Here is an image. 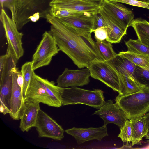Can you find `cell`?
I'll return each mask as SVG.
<instances>
[{
	"instance_id": "6da1fadb",
	"label": "cell",
	"mask_w": 149,
	"mask_h": 149,
	"mask_svg": "<svg viewBox=\"0 0 149 149\" xmlns=\"http://www.w3.org/2000/svg\"><path fill=\"white\" fill-rule=\"evenodd\" d=\"M46 19L51 24L48 31L60 51L65 54L79 68H88L93 62L104 61L91 33L78 32L60 19L48 15Z\"/></svg>"
},
{
	"instance_id": "7a4b0ae2",
	"label": "cell",
	"mask_w": 149,
	"mask_h": 149,
	"mask_svg": "<svg viewBox=\"0 0 149 149\" xmlns=\"http://www.w3.org/2000/svg\"><path fill=\"white\" fill-rule=\"evenodd\" d=\"M53 0H10L4 3L10 11L17 28L21 29L27 23L36 22L40 18H46L50 14Z\"/></svg>"
},
{
	"instance_id": "3957f363",
	"label": "cell",
	"mask_w": 149,
	"mask_h": 149,
	"mask_svg": "<svg viewBox=\"0 0 149 149\" xmlns=\"http://www.w3.org/2000/svg\"><path fill=\"white\" fill-rule=\"evenodd\" d=\"M59 89L63 106L82 104L98 109L105 102L104 92L99 89L89 90L77 87Z\"/></svg>"
},
{
	"instance_id": "277c9868",
	"label": "cell",
	"mask_w": 149,
	"mask_h": 149,
	"mask_svg": "<svg viewBox=\"0 0 149 149\" xmlns=\"http://www.w3.org/2000/svg\"><path fill=\"white\" fill-rule=\"evenodd\" d=\"M115 101L128 119L143 116L149 111V87L133 93L118 95Z\"/></svg>"
},
{
	"instance_id": "5b68a950",
	"label": "cell",
	"mask_w": 149,
	"mask_h": 149,
	"mask_svg": "<svg viewBox=\"0 0 149 149\" xmlns=\"http://www.w3.org/2000/svg\"><path fill=\"white\" fill-rule=\"evenodd\" d=\"M60 51L52 36L49 32L45 31L32 56L34 70L49 65L53 57Z\"/></svg>"
},
{
	"instance_id": "8992f818",
	"label": "cell",
	"mask_w": 149,
	"mask_h": 149,
	"mask_svg": "<svg viewBox=\"0 0 149 149\" xmlns=\"http://www.w3.org/2000/svg\"><path fill=\"white\" fill-rule=\"evenodd\" d=\"M16 63L14 58L9 57L0 72V111L4 115L9 114L10 111L13 71Z\"/></svg>"
},
{
	"instance_id": "52a82bcc",
	"label": "cell",
	"mask_w": 149,
	"mask_h": 149,
	"mask_svg": "<svg viewBox=\"0 0 149 149\" xmlns=\"http://www.w3.org/2000/svg\"><path fill=\"white\" fill-rule=\"evenodd\" d=\"M0 18L8 42L7 48L18 60L23 56L24 53L22 42L23 34L19 31L15 22L3 9L1 10Z\"/></svg>"
},
{
	"instance_id": "ba28073f",
	"label": "cell",
	"mask_w": 149,
	"mask_h": 149,
	"mask_svg": "<svg viewBox=\"0 0 149 149\" xmlns=\"http://www.w3.org/2000/svg\"><path fill=\"white\" fill-rule=\"evenodd\" d=\"M91 76L98 80L118 92L119 78L118 73L106 61H97L92 62L88 68Z\"/></svg>"
},
{
	"instance_id": "9c48e42d",
	"label": "cell",
	"mask_w": 149,
	"mask_h": 149,
	"mask_svg": "<svg viewBox=\"0 0 149 149\" xmlns=\"http://www.w3.org/2000/svg\"><path fill=\"white\" fill-rule=\"evenodd\" d=\"M38 137L61 141L64 138V130L55 120L40 109L35 127Z\"/></svg>"
},
{
	"instance_id": "30bf717a",
	"label": "cell",
	"mask_w": 149,
	"mask_h": 149,
	"mask_svg": "<svg viewBox=\"0 0 149 149\" xmlns=\"http://www.w3.org/2000/svg\"><path fill=\"white\" fill-rule=\"evenodd\" d=\"M90 76L88 68L76 70L65 68L57 79V86L62 88L82 86L89 83Z\"/></svg>"
},
{
	"instance_id": "8fae6325",
	"label": "cell",
	"mask_w": 149,
	"mask_h": 149,
	"mask_svg": "<svg viewBox=\"0 0 149 149\" xmlns=\"http://www.w3.org/2000/svg\"><path fill=\"white\" fill-rule=\"evenodd\" d=\"M93 114L98 115L104 121V125L113 123L120 128L128 119L126 115L117 104L111 100H108Z\"/></svg>"
},
{
	"instance_id": "7c38bea8",
	"label": "cell",
	"mask_w": 149,
	"mask_h": 149,
	"mask_svg": "<svg viewBox=\"0 0 149 149\" xmlns=\"http://www.w3.org/2000/svg\"><path fill=\"white\" fill-rule=\"evenodd\" d=\"M115 17L120 27L126 31L134 19L133 12L123 5L111 0H102L100 4Z\"/></svg>"
},
{
	"instance_id": "4fadbf2b",
	"label": "cell",
	"mask_w": 149,
	"mask_h": 149,
	"mask_svg": "<svg viewBox=\"0 0 149 149\" xmlns=\"http://www.w3.org/2000/svg\"><path fill=\"white\" fill-rule=\"evenodd\" d=\"M106 125L100 127L77 128L73 127L65 130L67 134L74 137L77 144H81L84 142L93 140L101 141L102 139L108 136Z\"/></svg>"
},
{
	"instance_id": "5bb4252c",
	"label": "cell",
	"mask_w": 149,
	"mask_h": 149,
	"mask_svg": "<svg viewBox=\"0 0 149 149\" xmlns=\"http://www.w3.org/2000/svg\"><path fill=\"white\" fill-rule=\"evenodd\" d=\"M52 7L91 14L99 13L100 5L98 3L83 0H53Z\"/></svg>"
},
{
	"instance_id": "9a60e30c",
	"label": "cell",
	"mask_w": 149,
	"mask_h": 149,
	"mask_svg": "<svg viewBox=\"0 0 149 149\" xmlns=\"http://www.w3.org/2000/svg\"><path fill=\"white\" fill-rule=\"evenodd\" d=\"M23 108L20 114L19 128L22 132H28L35 127L39 111L40 103L37 101L24 99Z\"/></svg>"
},
{
	"instance_id": "2e32d148",
	"label": "cell",
	"mask_w": 149,
	"mask_h": 149,
	"mask_svg": "<svg viewBox=\"0 0 149 149\" xmlns=\"http://www.w3.org/2000/svg\"><path fill=\"white\" fill-rule=\"evenodd\" d=\"M18 70L16 67L13 70L10 110L9 113L11 118L15 120H20V114L24 104L22 91L17 82Z\"/></svg>"
},
{
	"instance_id": "e0dca14e",
	"label": "cell",
	"mask_w": 149,
	"mask_h": 149,
	"mask_svg": "<svg viewBox=\"0 0 149 149\" xmlns=\"http://www.w3.org/2000/svg\"><path fill=\"white\" fill-rule=\"evenodd\" d=\"M59 19L78 32L83 33L92 32L94 21L93 14L86 13L78 16L63 17Z\"/></svg>"
},
{
	"instance_id": "ac0fdd59",
	"label": "cell",
	"mask_w": 149,
	"mask_h": 149,
	"mask_svg": "<svg viewBox=\"0 0 149 149\" xmlns=\"http://www.w3.org/2000/svg\"><path fill=\"white\" fill-rule=\"evenodd\" d=\"M35 73L32 78L24 99L37 101L40 103L54 107L47 92L36 79Z\"/></svg>"
},
{
	"instance_id": "d6986e66",
	"label": "cell",
	"mask_w": 149,
	"mask_h": 149,
	"mask_svg": "<svg viewBox=\"0 0 149 149\" xmlns=\"http://www.w3.org/2000/svg\"><path fill=\"white\" fill-rule=\"evenodd\" d=\"M132 128V146L139 143L148 131V121L144 115L129 120Z\"/></svg>"
},
{
	"instance_id": "ffe728a7",
	"label": "cell",
	"mask_w": 149,
	"mask_h": 149,
	"mask_svg": "<svg viewBox=\"0 0 149 149\" xmlns=\"http://www.w3.org/2000/svg\"><path fill=\"white\" fill-rule=\"evenodd\" d=\"M106 61L118 73L134 79L133 75L136 65L127 58L117 54L113 58Z\"/></svg>"
},
{
	"instance_id": "44dd1931",
	"label": "cell",
	"mask_w": 149,
	"mask_h": 149,
	"mask_svg": "<svg viewBox=\"0 0 149 149\" xmlns=\"http://www.w3.org/2000/svg\"><path fill=\"white\" fill-rule=\"evenodd\" d=\"M34 76L47 92L53 104L54 107H59L61 106L62 103L59 87L56 86L53 81H50L47 79L43 78L35 73Z\"/></svg>"
},
{
	"instance_id": "7402d4cb",
	"label": "cell",
	"mask_w": 149,
	"mask_h": 149,
	"mask_svg": "<svg viewBox=\"0 0 149 149\" xmlns=\"http://www.w3.org/2000/svg\"><path fill=\"white\" fill-rule=\"evenodd\" d=\"M118 73L120 83L118 96H124L133 93L145 87L135 79Z\"/></svg>"
},
{
	"instance_id": "603a6c76",
	"label": "cell",
	"mask_w": 149,
	"mask_h": 149,
	"mask_svg": "<svg viewBox=\"0 0 149 149\" xmlns=\"http://www.w3.org/2000/svg\"><path fill=\"white\" fill-rule=\"evenodd\" d=\"M131 26L134 29L138 40L149 47V22L141 18L134 19Z\"/></svg>"
},
{
	"instance_id": "cb8c5ba5",
	"label": "cell",
	"mask_w": 149,
	"mask_h": 149,
	"mask_svg": "<svg viewBox=\"0 0 149 149\" xmlns=\"http://www.w3.org/2000/svg\"><path fill=\"white\" fill-rule=\"evenodd\" d=\"M120 55L127 58L136 65L149 71V56L127 51L121 52Z\"/></svg>"
},
{
	"instance_id": "d4e9b609",
	"label": "cell",
	"mask_w": 149,
	"mask_h": 149,
	"mask_svg": "<svg viewBox=\"0 0 149 149\" xmlns=\"http://www.w3.org/2000/svg\"><path fill=\"white\" fill-rule=\"evenodd\" d=\"M34 71L32 61L26 62L21 67L20 71L24 82L22 91L24 99L26 96L27 90L32 78L35 73Z\"/></svg>"
},
{
	"instance_id": "484cf974",
	"label": "cell",
	"mask_w": 149,
	"mask_h": 149,
	"mask_svg": "<svg viewBox=\"0 0 149 149\" xmlns=\"http://www.w3.org/2000/svg\"><path fill=\"white\" fill-rule=\"evenodd\" d=\"M96 41V46L104 61H109L117 54L114 51L110 42L106 40Z\"/></svg>"
},
{
	"instance_id": "4316f807",
	"label": "cell",
	"mask_w": 149,
	"mask_h": 149,
	"mask_svg": "<svg viewBox=\"0 0 149 149\" xmlns=\"http://www.w3.org/2000/svg\"><path fill=\"white\" fill-rule=\"evenodd\" d=\"M125 42L127 47V51L149 56V47L137 39H130Z\"/></svg>"
},
{
	"instance_id": "83f0119b",
	"label": "cell",
	"mask_w": 149,
	"mask_h": 149,
	"mask_svg": "<svg viewBox=\"0 0 149 149\" xmlns=\"http://www.w3.org/2000/svg\"><path fill=\"white\" fill-rule=\"evenodd\" d=\"M133 77L137 82L145 87H149V71L136 65Z\"/></svg>"
},
{
	"instance_id": "f1b7e54d",
	"label": "cell",
	"mask_w": 149,
	"mask_h": 149,
	"mask_svg": "<svg viewBox=\"0 0 149 149\" xmlns=\"http://www.w3.org/2000/svg\"><path fill=\"white\" fill-rule=\"evenodd\" d=\"M86 13L52 7L50 14L54 17L60 18L63 17L78 16Z\"/></svg>"
},
{
	"instance_id": "f546056e",
	"label": "cell",
	"mask_w": 149,
	"mask_h": 149,
	"mask_svg": "<svg viewBox=\"0 0 149 149\" xmlns=\"http://www.w3.org/2000/svg\"><path fill=\"white\" fill-rule=\"evenodd\" d=\"M120 128V132L118 137L123 142H131L132 128L130 121L127 120L123 126Z\"/></svg>"
},
{
	"instance_id": "4dcf8cb0",
	"label": "cell",
	"mask_w": 149,
	"mask_h": 149,
	"mask_svg": "<svg viewBox=\"0 0 149 149\" xmlns=\"http://www.w3.org/2000/svg\"><path fill=\"white\" fill-rule=\"evenodd\" d=\"M95 34V38L96 40L102 41L106 40L111 32V29L107 26L98 28L92 31Z\"/></svg>"
},
{
	"instance_id": "1f68e13d",
	"label": "cell",
	"mask_w": 149,
	"mask_h": 149,
	"mask_svg": "<svg viewBox=\"0 0 149 149\" xmlns=\"http://www.w3.org/2000/svg\"><path fill=\"white\" fill-rule=\"evenodd\" d=\"M113 1L124 3L149 10V3L138 0H111Z\"/></svg>"
},
{
	"instance_id": "d6a6232c",
	"label": "cell",
	"mask_w": 149,
	"mask_h": 149,
	"mask_svg": "<svg viewBox=\"0 0 149 149\" xmlns=\"http://www.w3.org/2000/svg\"><path fill=\"white\" fill-rule=\"evenodd\" d=\"M93 15L94 21L92 31L100 27L108 26L104 19L99 13L93 14Z\"/></svg>"
},
{
	"instance_id": "836d02e7",
	"label": "cell",
	"mask_w": 149,
	"mask_h": 149,
	"mask_svg": "<svg viewBox=\"0 0 149 149\" xmlns=\"http://www.w3.org/2000/svg\"><path fill=\"white\" fill-rule=\"evenodd\" d=\"M17 82L18 85L21 88L23 91L24 86V79L23 76L21 72L19 70L17 72Z\"/></svg>"
},
{
	"instance_id": "e575fe53",
	"label": "cell",
	"mask_w": 149,
	"mask_h": 149,
	"mask_svg": "<svg viewBox=\"0 0 149 149\" xmlns=\"http://www.w3.org/2000/svg\"><path fill=\"white\" fill-rule=\"evenodd\" d=\"M8 56V54L6 52L4 55H2L0 57V71H1L6 63Z\"/></svg>"
},
{
	"instance_id": "d590c367",
	"label": "cell",
	"mask_w": 149,
	"mask_h": 149,
	"mask_svg": "<svg viewBox=\"0 0 149 149\" xmlns=\"http://www.w3.org/2000/svg\"><path fill=\"white\" fill-rule=\"evenodd\" d=\"M86 1L91 2H92L98 3L100 4L102 2V0H83Z\"/></svg>"
},
{
	"instance_id": "8d00e7d4",
	"label": "cell",
	"mask_w": 149,
	"mask_h": 149,
	"mask_svg": "<svg viewBox=\"0 0 149 149\" xmlns=\"http://www.w3.org/2000/svg\"><path fill=\"white\" fill-rule=\"evenodd\" d=\"M147 118L148 123V129L149 130V112L146 113L145 115Z\"/></svg>"
},
{
	"instance_id": "74e56055",
	"label": "cell",
	"mask_w": 149,
	"mask_h": 149,
	"mask_svg": "<svg viewBox=\"0 0 149 149\" xmlns=\"http://www.w3.org/2000/svg\"><path fill=\"white\" fill-rule=\"evenodd\" d=\"M144 137H145L146 139H149V130H148V132Z\"/></svg>"
},
{
	"instance_id": "f35d334b",
	"label": "cell",
	"mask_w": 149,
	"mask_h": 149,
	"mask_svg": "<svg viewBox=\"0 0 149 149\" xmlns=\"http://www.w3.org/2000/svg\"><path fill=\"white\" fill-rule=\"evenodd\" d=\"M145 1L147 2L148 3H149V0H144Z\"/></svg>"
},
{
	"instance_id": "ab89813d",
	"label": "cell",
	"mask_w": 149,
	"mask_h": 149,
	"mask_svg": "<svg viewBox=\"0 0 149 149\" xmlns=\"http://www.w3.org/2000/svg\"></svg>"
}]
</instances>
